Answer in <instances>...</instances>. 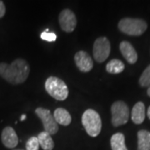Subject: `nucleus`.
<instances>
[{"label":"nucleus","instance_id":"f3484780","mask_svg":"<svg viewBox=\"0 0 150 150\" xmlns=\"http://www.w3.org/2000/svg\"><path fill=\"white\" fill-rule=\"evenodd\" d=\"M124 69V64L119 59H112L106 65V70L108 73L116 74L122 73Z\"/></svg>","mask_w":150,"mask_h":150},{"label":"nucleus","instance_id":"39448f33","mask_svg":"<svg viewBox=\"0 0 150 150\" xmlns=\"http://www.w3.org/2000/svg\"><path fill=\"white\" fill-rule=\"evenodd\" d=\"M112 123L114 127L123 125L129 121V108L128 105L123 101L113 103L111 107Z\"/></svg>","mask_w":150,"mask_h":150},{"label":"nucleus","instance_id":"20e7f679","mask_svg":"<svg viewBox=\"0 0 150 150\" xmlns=\"http://www.w3.org/2000/svg\"><path fill=\"white\" fill-rule=\"evenodd\" d=\"M147 23L139 18H123L118 23V28L121 32L131 36H139L147 29Z\"/></svg>","mask_w":150,"mask_h":150},{"label":"nucleus","instance_id":"f03ea898","mask_svg":"<svg viewBox=\"0 0 150 150\" xmlns=\"http://www.w3.org/2000/svg\"><path fill=\"white\" fill-rule=\"evenodd\" d=\"M82 123L87 134L91 137H97L101 132L102 121L99 114L93 109H87L82 116Z\"/></svg>","mask_w":150,"mask_h":150},{"label":"nucleus","instance_id":"4be33fe9","mask_svg":"<svg viewBox=\"0 0 150 150\" xmlns=\"http://www.w3.org/2000/svg\"><path fill=\"white\" fill-rule=\"evenodd\" d=\"M147 114H148V117H149V118L150 119V106L149 108V109H148V112H147Z\"/></svg>","mask_w":150,"mask_h":150},{"label":"nucleus","instance_id":"4468645a","mask_svg":"<svg viewBox=\"0 0 150 150\" xmlns=\"http://www.w3.org/2000/svg\"><path fill=\"white\" fill-rule=\"evenodd\" d=\"M138 150H150V132L147 130L138 132Z\"/></svg>","mask_w":150,"mask_h":150},{"label":"nucleus","instance_id":"9d476101","mask_svg":"<svg viewBox=\"0 0 150 150\" xmlns=\"http://www.w3.org/2000/svg\"><path fill=\"white\" fill-rule=\"evenodd\" d=\"M2 143L8 149H14L18 144V138L15 130L12 127H6L1 134Z\"/></svg>","mask_w":150,"mask_h":150},{"label":"nucleus","instance_id":"aec40b11","mask_svg":"<svg viewBox=\"0 0 150 150\" xmlns=\"http://www.w3.org/2000/svg\"><path fill=\"white\" fill-rule=\"evenodd\" d=\"M41 38L47 42H54L57 39V35L54 33L45 31L41 33Z\"/></svg>","mask_w":150,"mask_h":150},{"label":"nucleus","instance_id":"f8f14e48","mask_svg":"<svg viewBox=\"0 0 150 150\" xmlns=\"http://www.w3.org/2000/svg\"><path fill=\"white\" fill-rule=\"evenodd\" d=\"M132 121L136 124H140L144 121L145 118V106L144 103L138 102L132 109L131 114Z\"/></svg>","mask_w":150,"mask_h":150},{"label":"nucleus","instance_id":"a211bd4d","mask_svg":"<svg viewBox=\"0 0 150 150\" xmlns=\"http://www.w3.org/2000/svg\"><path fill=\"white\" fill-rule=\"evenodd\" d=\"M139 83L142 87L150 86V65H149L143 72L139 79Z\"/></svg>","mask_w":150,"mask_h":150},{"label":"nucleus","instance_id":"5701e85b","mask_svg":"<svg viewBox=\"0 0 150 150\" xmlns=\"http://www.w3.org/2000/svg\"><path fill=\"white\" fill-rule=\"evenodd\" d=\"M25 118H26V115H22L21 118H20V120H21V121H23V120H24Z\"/></svg>","mask_w":150,"mask_h":150},{"label":"nucleus","instance_id":"2eb2a0df","mask_svg":"<svg viewBox=\"0 0 150 150\" xmlns=\"http://www.w3.org/2000/svg\"><path fill=\"white\" fill-rule=\"evenodd\" d=\"M37 138L40 147L43 150H53L54 148V142L50 134L43 131L38 135Z\"/></svg>","mask_w":150,"mask_h":150},{"label":"nucleus","instance_id":"1a4fd4ad","mask_svg":"<svg viewBox=\"0 0 150 150\" xmlns=\"http://www.w3.org/2000/svg\"><path fill=\"white\" fill-rule=\"evenodd\" d=\"M75 64L81 72H89L93 67V63L89 54L85 51H79L74 56Z\"/></svg>","mask_w":150,"mask_h":150},{"label":"nucleus","instance_id":"b1692460","mask_svg":"<svg viewBox=\"0 0 150 150\" xmlns=\"http://www.w3.org/2000/svg\"><path fill=\"white\" fill-rule=\"evenodd\" d=\"M147 93H148V95L150 97V86L149 87V88H148V91H147Z\"/></svg>","mask_w":150,"mask_h":150},{"label":"nucleus","instance_id":"6ab92c4d","mask_svg":"<svg viewBox=\"0 0 150 150\" xmlns=\"http://www.w3.org/2000/svg\"><path fill=\"white\" fill-rule=\"evenodd\" d=\"M39 147L40 145L37 137H31L26 143V150H38Z\"/></svg>","mask_w":150,"mask_h":150},{"label":"nucleus","instance_id":"dca6fc26","mask_svg":"<svg viewBox=\"0 0 150 150\" xmlns=\"http://www.w3.org/2000/svg\"><path fill=\"white\" fill-rule=\"evenodd\" d=\"M112 150H128L125 145L124 135L121 133L113 134L110 140Z\"/></svg>","mask_w":150,"mask_h":150},{"label":"nucleus","instance_id":"412c9836","mask_svg":"<svg viewBox=\"0 0 150 150\" xmlns=\"http://www.w3.org/2000/svg\"><path fill=\"white\" fill-rule=\"evenodd\" d=\"M6 12L5 5L3 1H0V18L4 16Z\"/></svg>","mask_w":150,"mask_h":150},{"label":"nucleus","instance_id":"7ed1b4c3","mask_svg":"<svg viewBox=\"0 0 150 150\" xmlns=\"http://www.w3.org/2000/svg\"><path fill=\"white\" fill-rule=\"evenodd\" d=\"M45 89L56 100L64 101L69 95V88L64 81L57 77L51 76L45 82Z\"/></svg>","mask_w":150,"mask_h":150},{"label":"nucleus","instance_id":"6e6552de","mask_svg":"<svg viewBox=\"0 0 150 150\" xmlns=\"http://www.w3.org/2000/svg\"><path fill=\"white\" fill-rule=\"evenodd\" d=\"M59 20L60 27L64 32H73L77 25V18L74 13L69 9L62 11L59 14Z\"/></svg>","mask_w":150,"mask_h":150},{"label":"nucleus","instance_id":"f257e3e1","mask_svg":"<svg viewBox=\"0 0 150 150\" xmlns=\"http://www.w3.org/2000/svg\"><path fill=\"white\" fill-rule=\"evenodd\" d=\"M30 72L28 63L22 59L13 61L10 64H0V76L12 84H20L26 80Z\"/></svg>","mask_w":150,"mask_h":150},{"label":"nucleus","instance_id":"0eeeda50","mask_svg":"<svg viewBox=\"0 0 150 150\" xmlns=\"http://www.w3.org/2000/svg\"><path fill=\"white\" fill-rule=\"evenodd\" d=\"M35 113L42 120L45 132H47L50 135H53L59 131V125L55 121L50 110L43 108H38L35 110Z\"/></svg>","mask_w":150,"mask_h":150},{"label":"nucleus","instance_id":"423d86ee","mask_svg":"<svg viewBox=\"0 0 150 150\" xmlns=\"http://www.w3.org/2000/svg\"><path fill=\"white\" fill-rule=\"evenodd\" d=\"M111 51L110 42L106 37H99L93 43V58L98 63H103L108 58Z\"/></svg>","mask_w":150,"mask_h":150},{"label":"nucleus","instance_id":"393cba45","mask_svg":"<svg viewBox=\"0 0 150 150\" xmlns=\"http://www.w3.org/2000/svg\"><path fill=\"white\" fill-rule=\"evenodd\" d=\"M13 150H23V149H13Z\"/></svg>","mask_w":150,"mask_h":150},{"label":"nucleus","instance_id":"9b49d317","mask_svg":"<svg viewBox=\"0 0 150 150\" xmlns=\"http://www.w3.org/2000/svg\"><path fill=\"white\" fill-rule=\"evenodd\" d=\"M119 48H120L122 55L129 64H135L137 62L138 54H137L136 50L134 49L131 43L127 42V41H123V42H121L120 45H119Z\"/></svg>","mask_w":150,"mask_h":150},{"label":"nucleus","instance_id":"ddd939ff","mask_svg":"<svg viewBox=\"0 0 150 150\" xmlns=\"http://www.w3.org/2000/svg\"><path fill=\"white\" fill-rule=\"evenodd\" d=\"M54 118L58 124H61L64 126H68L72 121V118L69 112L62 108L55 109L54 112Z\"/></svg>","mask_w":150,"mask_h":150}]
</instances>
